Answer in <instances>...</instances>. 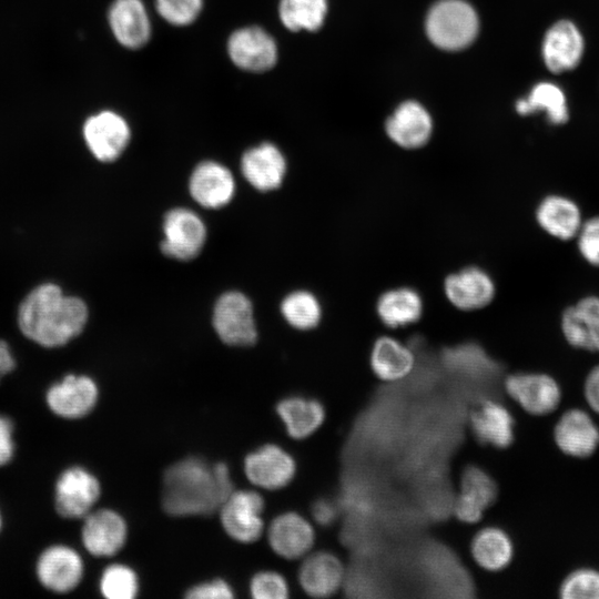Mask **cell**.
I'll return each instance as SVG.
<instances>
[{"mask_svg":"<svg viewBox=\"0 0 599 599\" xmlns=\"http://www.w3.org/2000/svg\"><path fill=\"white\" fill-rule=\"evenodd\" d=\"M234 490L229 467L185 457L170 465L162 479L161 505L173 517L206 516L219 511Z\"/></svg>","mask_w":599,"mask_h":599,"instance_id":"6da1fadb","label":"cell"},{"mask_svg":"<svg viewBox=\"0 0 599 599\" xmlns=\"http://www.w3.org/2000/svg\"><path fill=\"white\" fill-rule=\"evenodd\" d=\"M89 318L85 302L65 295L51 282L32 288L18 307L17 322L20 332L31 342L45 347L64 346L77 338Z\"/></svg>","mask_w":599,"mask_h":599,"instance_id":"7a4b0ae2","label":"cell"},{"mask_svg":"<svg viewBox=\"0 0 599 599\" xmlns=\"http://www.w3.org/2000/svg\"><path fill=\"white\" fill-rule=\"evenodd\" d=\"M426 31L438 48L459 50L476 38L478 18L475 10L463 0H441L430 9Z\"/></svg>","mask_w":599,"mask_h":599,"instance_id":"3957f363","label":"cell"},{"mask_svg":"<svg viewBox=\"0 0 599 599\" xmlns=\"http://www.w3.org/2000/svg\"><path fill=\"white\" fill-rule=\"evenodd\" d=\"M264 499L255 490H233L219 509L225 532L234 540L251 544L264 531Z\"/></svg>","mask_w":599,"mask_h":599,"instance_id":"277c9868","label":"cell"},{"mask_svg":"<svg viewBox=\"0 0 599 599\" xmlns=\"http://www.w3.org/2000/svg\"><path fill=\"white\" fill-rule=\"evenodd\" d=\"M101 495L99 479L81 466L69 467L54 486V508L67 519L84 518L93 510Z\"/></svg>","mask_w":599,"mask_h":599,"instance_id":"5b68a950","label":"cell"},{"mask_svg":"<svg viewBox=\"0 0 599 599\" xmlns=\"http://www.w3.org/2000/svg\"><path fill=\"white\" fill-rule=\"evenodd\" d=\"M213 326L222 342L232 346H250L257 338L252 304L240 292L220 296L214 307Z\"/></svg>","mask_w":599,"mask_h":599,"instance_id":"8992f818","label":"cell"},{"mask_svg":"<svg viewBox=\"0 0 599 599\" xmlns=\"http://www.w3.org/2000/svg\"><path fill=\"white\" fill-rule=\"evenodd\" d=\"M446 300L463 312L479 311L488 306L496 296V283L485 268L465 266L448 274L443 284Z\"/></svg>","mask_w":599,"mask_h":599,"instance_id":"52a82bcc","label":"cell"},{"mask_svg":"<svg viewBox=\"0 0 599 599\" xmlns=\"http://www.w3.org/2000/svg\"><path fill=\"white\" fill-rule=\"evenodd\" d=\"M163 232L162 252L180 261L194 258L201 252L206 237L205 225L199 215L183 207L166 213Z\"/></svg>","mask_w":599,"mask_h":599,"instance_id":"ba28073f","label":"cell"},{"mask_svg":"<svg viewBox=\"0 0 599 599\" xmlns=\"http://www.w3.org/2000/svg\"><path fill=\"white\" fill-rule=\"evenodd\" d=\"M98 399V385L87 375L68 374L45 393L49 409L64 419H79L89 415Z\"/></svg>","mask_w":599,"mask_h":599,"instance_id":"9c48e42d","label":"cell"},{"mask_svg":"<svg viewBox=\"0 0 599 599\" xmlns=\"http://www.w3.org/2000/svg\"><path fill=\"white\" fill-rule=\"evenodd\" d=\"M39 582L55 593L74 590L82 580L84 565L81 556L65 545H53L44 549L35 566Z\"/></svg>","mask_w":599,"mask_h":599,"instance_id":"30bf717a","label":"cell"},{"mask_svg":"<svg viewBox=\"0 0 599 599\" xmlns=\"http://www.w3.org/2000/svg\"><path fill=\"white\" fill-rule=\"evenodd\" d=\"M244 473L254 486L277 490L293 480L296 464L285 449L275 444H266L246 455Z\"/></svg>","mask_w":599,"mask_h":599,"instance_id":"8fae6325","label":"cell"},{"mask_svg":"<svg viewBox=\"0 0 599 599\" xmlns=\"http://www.w3.org/2000/svg\"><path fill=\"white\" fill-rule=\"evenodd\" d=\"M126 538V522L115 510L97 509L83 518L81 540L85 550L94 557L116 555L124 547Z\"/></svg>","mask_w":599,"mask_h":599,"instance_id":"7c38bea8","label":"cell"},{"mask_svg":"<svg viewBox=\"0 0 599 599\" xmlns=\"http://www.w3.org/2000/svg\"><path fill=\"white\" fill-rule=\"evenodd\" d=\"M227 52L236 67L251 72H264L277 61L275 40L255 26L235 30L229 38Z\"/></svg>","mask_w":599,"mask_h":599,"instance_id":"4fadbf2b","label":"cell"},{"mask_svg":"<svg viewBox=\"0 0 599 599\" xmlns=\"http://www.w3.org/2000/svg\"><path fill=\"white\" fill-rule=\"evenodd\" d=\"M505 388L508 395L526 412L547 415L560 403L561 390L555 378L542 373H516L507 377Z\"/></svg>","mask_w":599,"mask_h":599,"instance_id":"5bb4252c","label":"cell"},{"mask_svg":"<svg viewBox=\"0 0 599 599\" xmlns=\"http://www.w3.org/2000/svg\"><path fill=\"white\" fill-rule=\"evenodd\" d=\"M130 136L126 121L112 111L97 113L83 125L84 141L93 156L101 162L116 160L125 150Z\"/></svg>","mask_w":599,"mask_h":599,"instance_id":"9a60e30c","label":"cell"},{"mask_svg":"<svg viewBox=\"0 0 599 599\" xmlns=\"http://www.w3.org/2000/svg\"><path fill=\"white\" fill-rule=\"evenodd\" d=\"M267 539L272 550L285 559H298L311 550L315 532L303 516L286 511L276 516L267 528Z\"/></svg>","mask_w":599,"mask_h":599,"instance_id":"2e32d148","label":"cell"},{"mask_svg":"<svg viewBox=\"0 0 599 599\" xmlns=\"http://www.w3.org/2000/svg\"><path fill=\"white\" fill-rule=\"evenodd\" d=\"M558 448L568 456L586 458L599 445V428L591 416L579 408L565 412L554 429Z\"/></svg>","mask_w":599,"mask_h":599,"instance_id":"e0dca14e","label":"cell"},{"mask_svg":"<svg viewBox=\"0 0 599 599\" xmlns=\"http://www.w3.org/2000/svg\"><path fill=\"white\" fill-rule=\"evenodd\" d=\"M496 497L495 480L481 468L467 466L461 474L460 494L455 501L454 511L464 522H477Z\"/></svg>","mask_w":599,"mask_h":599,"instance_id":"ac0fdd59","label":"cell"},{"mask_svg":"<svg viewBox=\"0 0 599 599\" xmlns=\"http://www.w3.org/2000/svg\"><path fill=\"white\" fill-rule=\"evenodd\" d=\"M561 332L576 348L599 352V297L585 296L568 306L561 316Z\"/></svg>","mask_w":599,"mask_h":599,"instance_id":"d6986e66","label":"cell"},{"mask_svg":"<svg viewBox=\"0 0 599 599\" xmlns=\"http://www.w3.org/2000/svg\"><path fill=\"white\" fill-rule=\"evenodd\" d=\"M585 42L578 28L568 20L556 22L546 33L542 57L555 73L576 68L583 54Z\"/></svg>","mask_w":599,"mask_h":599,"instance_id":"ffe728a7","label":"cell"},{"mask_svg":"<svg viewBox=\"0 0 599 599\" xmlns=\"http://www.w3.org/2000/svg\"><path fill=\"white\" fill-rule=\"evenodd\" d=\"M189 189L192 197L200 205L219 209L232 200L235 183L232 173L224 165L205 161L192 172Z\"/></svg>","mask_w":599,"mask_h":599,"instance_id":"44dd1931","label":"cell"},{"mask_svg":"<svg viewBox=\"0 0 599 599\" xmlns=\"http://www.w3.org/2000/svg\"><path fill=\"white\" fill-rule=\"evenodd\" d=\"M386 133L398 146L418 149L430 139L433 122L428 112L417 102L400 104L386 121Z\"/></svg>","mask_w":599,"mask_h":599,"instance_id":"7402d4cb","label":"cell"},{"mask_svg":"<svg viewBox=\"0 0 599 599\" xmlns=\"http://www.w3.org/2000/svg\"><path fill=\"white\" fill-rule=\"evenodd\" d=\"M535 217L544 232L561 241L576 237L583 222L579 205L561 194H549L541 199Z\"/></svg>","mask_w":599,"mask_h":599,"instance_id":"603a6c76","label":"cell"},{"mask_svg":"<svg viewBox=\"0 0 599 599\" xmlns=\"http://www.w3.org/2000/svg\"><path fill=\"white\" fill-rule=\"evenodd\" d=\"M109 24L125 48L143 47L151 35V23L142 0H115L109 9Z\"/></svg>","mask_w":599,"mask_h":599,"instance_id":"cb8c5ba5","label":"cell"},{"mask_svg":"<svg viewBox=\"0 0 599 599\" xmlns=\"http://www.w3.org/2000/svg\"><path fill=\"white\" fill-rule=\"evenodd\" d=\"M241 170L247 182L255 189L271 191L281 185L286 171V162L277 146L265 142L243 154Z\"/></svg>","mask_w":599,"mask_h":599,"instance_id":"d4e9b609","label":"cell"},{"mask_svg":"<svg viewBox=\"0 0 599 599\" xmlns=\"http://www.w3.org/2000/svg\"><path fill=\"white\" fill-rule=\"evenodd\" d=\"M303 590L312 597L325 598L334 595L344 581V568L333 554L319 551L307 556L298 570Z\"/></svg>","mask_w":599,"mask_h":599,"instance_id":"484cf974","label":"cell"},{"mask_svg":"<svg viewBox=\"0 0 599 599\" xmlns=\"http://www.w3.org/2000/svg\"><path fill=\"white\" fill-rule=\"evenodd\" d=\"M375 311L386 327L396 329L417 323L424 314V300L410 286H396L384 291L377 298Z\"/></svg>","mask_w":599,"mask_h":599,"instance_id":"4316f807","label":"cell"},{"mask_svg":"<svg viewBox=\"0 0 599 599\" xmlns=\"http://www.w3.org/2000/svg\"><path fill=\"white\" fill-rule=\"evenodd\" d=\"M369 363L373 373L379 379L394 382L406 377L412 372L415 356L402 341L384 335L375 339Z\"/></svg>","mask_w":599,"mask_h":599,"instance_id":"83f0119b","label":"cell"},{"mask_svg":"<svg viewBox=\"0 0 599 599\" xmlns=\"http://www.w3.org/2000/svg\"><path fill=\"white\" fill-rule=\"evenodd\" d=\"M476 438L497 448H506L514 440L515 420L510 412L499 403L485 402L470 417Z\"/></svg>","mask_w":599,"mask_h":599,"instance_id":"f1b7e54d","label":"cell"},{"mask_svg":"<svg viewBox=\"0 0 599 599\" xmlns=\"http://www.w3.org/2000/svg\"><path fill=\"white\" fill-rule=\"evenodd\" d=\"M276 412L287 434L295 439L309 437L325 419L324 406L318 400L300 396L282 399Z\"/></svg>","mask_w":599,"mask_h":599,"instance_id":"f546056e","label":"cell"},{"mask_svg":"<svg viewBox=\"0 0 599 599\" xmlns=\"http://www.w3.org/2000/svg\"><path fill=\"white\" fill-rule=\"evenodd\" d=\"M475 561L486 570L504 569L512 559L514 547L509 536L496 527L479 530L471 541Z\"/></svg>","mask_w":599,"mask_h":599,"instance_id":"4dcf8cb0","label":"cell"},{"mask_svg":"<svg viewBox=\"0 0 599 599\" xmlns=\"http://www.w3.org/2000/svg\"><path fill=\"white\" fill-rule=\"evenodd\" d=\"M517 112L527 115L536 111H544L550 123L559 125L568 121V108L562 90L550 82L535 85L527 99L516 104Z\"/></svg>","mask_w":599,"mask_h":599,"instance_id":"1f68e13d","label":"cell"},{"mask_svg":"<svg viewBox=\"0 0 599 599\" xmlns=\"http://www.w3.org/2000/svg\"><path fill=\"white\" fill-rule=\"evenodd\" d=\"M327 13V0H281L278 16L291 31H315L319 29Z\"/></svg>","mask_w":599,"mask_h":599,"instance_id":"d6a6232c","label":"cell"},{"mask_svg":"<svg viewBox=\"0 0 599 599\" xmlns=\"http://www.w3.org/2000/svg\"><path fill=\"white\" fill-rule=\"evenodd\" d=\"M281 309L287 323L301 331L316 327L322 318L321 303L308 291H296L287 295L282 302Z\"/></svg>","mask_w":599,"mask_h":599,"instance_id":"836d02e7","label":"cell"},{"mask_svg":"<svg viewBox=\"0 0 599 599\" xmlns=\"http://www.w3.org/2000/svg\"><path fill=\"white\" fill-rule=\"evenodd\" d=\"M100 592L108 599H132L140 589L136 572L123 564L108 566L100 578Z\"/></svg>","mask_w":599,"mask_h":599,"instance_id":"e575fe53","label":"cell"},{"mask_svg":"<svg viewBox=\"0 0 599 599\" xmlns=\"http://www.w3.org/2000/svg\"><path fill=\"white\" fill-rule=\"evenodd\" d=\"M562 599H599V571L580 568L569 573L560 586Z\"/></svg>","mask_w":599,"mask_h":599,"instance_id":"d590c367","label":"cell"},{"mask_svg":"<svg viewBox=\"0 0 599 599\" xmlns=\"http://www.w3.org/2000/svg\"><path fill=\"white\" fill-rule=\"evenodd\" d=\"M203 0H155L159 14L174 26L192 23L200 14Z\"/></svg>","mask_w":599,"mask_h":599,"instance_id":"8d00e7d4","label":"cell"},{"mask_svg":"<svg viewBox=\"0 0 599 599\" xmlns=\"http://www.w3.org/2000/svg\"><path fill=\"white\" fill-rule=\"evenodd\" d=\"M250 591L255 599H285L288 597L290 588L281 573L264 570L253 576Z\"/></svg>","mask_w":599,"mask_h":599,"instance_id":"74e56055","label":"cell"},{"mask_svg":"<svg viewBox=\"0 0 599 599\" xmlns=\"http://www.w3.org/2000/svg\"><path fill=\"white\" fill-rule=\"evenodd\" d=\"M576 238L582 258L590 265L599 267V216L583 221Z\"/></svg>","mask_w":599,"mask_h":599,"instance_id":"f35d334b","label":"cell"},{"mask_svg":"<svg viewBox=\"0 0 599 599\" xmlns=\"http://www.w3.org/2000/svg\"><path fill=\"white\" fill-rule=\"evenodd\" d=\"M185 597L190 599H230L234 597L233 588L221 578L203 581L187 589Z\"/></svg>","mask_w":599,"mask_h":599,"instance_id":"ab89813d","label":"cell"},{"mask_svg":"<svg viewBox=\"0 0 599 599\" xmlns=\"http://www.w3.org/2000/svg\"><path fill=\"white\" fill-rule=\"evenodd\" d=\"M13 430L12 420L4 415H0V467L9 464L13 458Z\"/></svg>","mask_w":599,"mask_h":599,"instance_id":"60d3db41","label":"cell"},{"mask_svg":"<svg viewBox=\"0 0 599 599\" xmlns=\"http://www.w3.org/2000/svg\"><path fill=\"white\" fill-rule=\"evenodd\" d=\"M312 515L317 524L329 526L337 519L338 508L334 501L321 498L312 505Z\"/></svg>","mask_w":599,"mask_h":599,"instance_id":"b9f144b4","label":"cell"},{"mask_svg":"<svg viewBox=\"0 0 599 599\" xmlns=\"http://www.w3.org/2000/svg\"><path fill=\"white\" fill-rule=\"evenodd\" d=\"M585 398L589 407L599 414V365L595 366L585 380Z\"/></svg>","mask_w":599,"mask_h":599,"instance_id":"7bdbcfd3","label":"cell"},{"mask_svg":"<svg viewBox=\"0 0 599 599\" xmlns=\"http://www.w3.org/2000/svg\"><path fill=\"white\" fill-rule=\"evenodd\" d=\"M14 368L16 361L10 346L4 339H0V380Z\"/></svg>","mask_w":599,"mask_h":599,"instance_id":"ee69618b","label":"cell"},{"mask_svg":"<svg viewBox=\"0 0 599 599\" xmlns=\"http://www.w3.org/2000/svg\"><path fill=\"white\" fill-rule=\"evenodd\" d=\"M1 527H2V517H1V512H0V530H1Z\"/></svg>","mask_w":599,"mask_h":599,"instance_id":"f6af8a7d","label":"cell"}]
</instances>
